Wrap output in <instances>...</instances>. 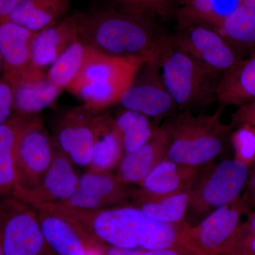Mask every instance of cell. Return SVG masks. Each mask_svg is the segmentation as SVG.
Instances as JSON below:
<instances>
[{"mask_svg": "<svg viewBox=\"0 0 255 255\" xmlns=\"http://www.w3.org/2000/svg\"><path fill=\"white\" fill-rule=\"evenodd\" d=\"M13 94V112L15 115L35 116L53 105L60 93L59 88L46 76L22 79L10 82Z\"/></svg>", "mask_w": 255, "mask_h": 255, "instance_id": "ffe728a7", "label": "cell"}, {"mask_svg": "<svg viewBox=\"0 0 255 255\" xmlns=\"http://www.w3.org/2000/svg\"><path fill=\"white\" fill-rule=\"evenodd\" d=\"M99 215L112 246L143 251L172 248L185 255H204L191 237L188 222H162L133 205L101 210Z\"/></svg>", "mask_w": 255, "mask_h": 255, "instance_id": "7a4b0ae2", "label": "cell"}, {"mask_svg": "<svg viewBox=\"0 0 255 255\" xmlns=\"http://www.w3.org/2000/svg\"><path fill=\"white\" fill-rule=\"evenodd\" d=\"M89 50L88 45L77 38L50 66L47 79L61 90H67L82 70Z\"/></svg>", "mask_w": 255, "mask_h": 255, "instance_id": "83f0119b", "label": "cell"}, {"mask_svg": "<svg viewBox=\"0 0 255 255\" xmlns=\"http://www.w3.org/2000/svg\"><path fill=\"white\" fill-rule=\"evenodd\" d=\"M36 210L42 233L55 255H105L102 243L73 219L51 210Z\"/></svg>", "mask_w": 255, "mask_h": 255, "instance_id": "7c38bea8", "label": "cell"}, {"mask_svg": "<svg viewBox=\"0 0 255 255\" xmlns=\"http://www.w3.org/2000/svg\"><path fill=\"white\" fill-rule=\"evenodd\" d=\"M235 158L248 167L255 162V127L243 125L231 134Z\"/></svg>", "mask_w": 255, "mask_h": 255, "instance_id": "f546056e", "label": "cell"}, {"mask_svg": "<svg viewBox=\"0 0 255 255\" xmlns=\"http://www.w3.org/2000/svg\"><path fill=\"white\" fill-rule=\"evenodd\" d=\"M162 34L146 16L124 8L79 14V38L111 56L150 59L157 53Z\"/></svg>", "mask_w": 255, "mask_h": 255, "instance_id": "6da1fadb", "label": "cell"}, {"mask_svg": "<svg viewBox=\"0 0 255 255\" xmlns=\"http://www.w3.org/2000/svg\"><path fill=\"white\" fill-rule=\"evenodd\" d=\"M172 36L186 53L217 73L227 71L241 60L232 45L209 25H193Z\"/></svg>", "mask_w": 255, "mask_h": 255, "instance_id": "8fae6325", "label": "cell"}, {"mask_svg": "<svg viewBox=\"0 0 255 255\" xmlns=\"http://www.w3.org/2000/svg\"><path fill=\"white\" fill-rule=\"evenodd\" d=\"M16 200L3 204L4 255H55L43 236L36 211Z\"/></svg>", "mask_w": 255, "mask_h": 255, "instance_id": "9c48e42d", "label": "cell"}, {"mask_svg": "<svg viewBox=\"0 0 255 255\" xmlns=\"http://www.w3.org/2000/svg\"><path fill=\"white\" fill-rule=\"evenodd\" d=\"M249 176V167L236 159L204 165L191 188L187 215L191 219L203 220L215 210L236 200Z\"/></svg>", "mask_w": 255, "mask_h": 255, "instance_id": "8992f818", "label": "cell"}, {"mask_svg": "<svg viewBox=\"0 0 255 255\" xmlns=\"http://www.w3.org/2000/svg\"><path fill=\"white\" fill-rule=\"evenodd\" d=\"M3 64L2 59H1V53H0V73H2Z\"/></svg>", "mask_w": 255, "mask_h": 255, "instance_id": "ab89813d", "label": "cell"}, {"mask_svg": "<svg viewBox=\"0 0 255 255\" xmlns=\"http://www.w3.org/2000/svg\"><path fill=\"white\" fill-rule=\"evenodd\" d=\"M217 29L231 45H255V0H242L237 9Z\"/></svg>", "mask_w": 255, "mask_h": 255, "instance_id": "4316f807", "label": "cell"}, {"mask_svg": "<svg viewBox=\"0 0 255 255\" xmlns=\"http://www.w3.org/2000/svg\"><path fill=\"white\" fill-rule=\"evenodd\" d=\"M124 155L122 137L115 119L107 114L98 116L90 170L110 172L119 166Z\"/></svg>", "mask_w": 255, "mask_h": 255, "instance_id": "603a6c76", "label": "cell"}, {"mask_svg": "<svg viewBox=\"0 0 255 255\" xmlns=\"http://www.w3.org/2000/svg\"><path fill=\"white\" fill-rule=\"evenodd\" d=\"M135 190L110 172L90 170L80 177L73 195L59 204L85 211L111 209L127 205L132 200Z\"/></svg>", "mask_w": 255, "mask_h": 255, "instance_id": "4fadbf2b", "label": "cell"}, {"mask_svg": "<svg viewBox=\"0 0 255 255\" xmlns=\"http://www.w3.org/2000/svg\"><path fill=\"white\" fill-rule=\"evenodd\" d=\"M222 109L211 115L184 112L162 126L167 135V158L178 163L201 167L221 154L233 128L223 123Z\"/></svg>", "mask_w": 255, "mask_h": 255, "instance_id": "3957f363", "label": "cell"}, {"mask_svg": "<svg viewBox=\"0 0 255 255\" xmlns=\"http://www.w3.org/2000/svg\"><path fill=\"white\" fill-rule=\"evenodd\" d=\"M21 0H0V22L7 19Z\"/></svg>", "mask_w": 255, "mask_h": 255, "instance_id": "e575fe53", "label": "cell"}, {"mask_svg": "<svg viewBox=\"0 0 255 255\" xmlns=\"http://www.w3.org/2000/svg\"><path fill=\"white\" fill-rule=\"evenodd\" d=\"M115 123L122 137L125 153L133 152L149 141L157 129L147 116L127 110L119 113Z\"/></svg>", "mask_w": 255, "mask_h": 255, "instance_id": "f1b7e54d", "label": "cell"}, {"mask_svg": "<svg viewBox=\"0 0 255 255\" xmlns=\"http://www.w3.org/2000/svg\"><path fill=\"white\" fill-rule=\"evenodd\" d=\"M167 135L162 126L149 141L124 154L117 177L124 184H139L161 161L167 158Z\"/></svg>", "mask_w": 255, "mask_h": 255, "instance_id": "d6986e66", "label": "cell"}, {"mask_svg": "<svg viewBox=\"0 0 255 255\" xmlns=\"http://www.w3.org/2000/svg\"><path fill=\"white\" fill-rule=\"evenodd\" d=\"M231 125L233 128H238L243 125L255 127V100L240 106L232 115Z\"/></svg>", "mask_w": 255, "mask_h": 255, "instance_id": "836d02e7", "label": "cell"}, {"mask_svg": "<svg viewBox=\"0 0 255 255\" xmlns=\"http://www.w3.org/2000/svg\"><path fill=\"white\" fill-rule=\"evenodd\" d=\"M13 112V94L11 85L0 78V125L11 118Z\"/></svg>", "mask_w": 255, "mask_h": 255, "instance_id": "d6a6232c", "label": "cell"}, {"mask_svg": "<svg viewBox=\"0 0 255 255\" xmlns=\"http://www.w3.org/2000/svg\"><path fill=\"white\" fill-rule=\"evenodd\" d=\"M148 60L117 58L90 46L82 70L67 90L79 97L86 110H105L119 103L142 64Z\"/></svg>", "mask_w": 255, "mask_h": 255, "instance_id": "277c9868", "label": "cell"}, {"mask_svg": "<svg viewBox=\"0 0 255 255\" xmlns=\"http://www.w3.org/2000/svg\"><path fill=\"white\" fill-rule=\"evenodd\" d=\"M4 206H0V255H4V247H3V225L4 221Z\"/></svg>", "mask_w": 255, "mask_h": 255, "instance_id": "f35d334b", "label": "cell"}, {"mask_svg": "<svg viewBox=\"0 0 255 255\" xmlns=\"http://www.w3.org/2000/svg\"><path fill=\"white\" fill-rule=\"evenodd\" d=\"M216 97L223 105L242 106L255 100V55L240 60L224 72Z\"/></svg>", "mask_w": 255, "mask_h": 255, "instance_id": "44dd1931", "label": "cell"}, {"mask_svg": "<svg viewBox=\"0 0 255 255\" xmlns=\"http://www.w3.org/2000/svg\"><path fill=\"white\" fill-rule=\"evenodd\" d=\"M124 9L149 16H166L172 12L175 0H117Z\"/></svg>", "mask_w": 255, "mask_h": 255, "instance_id": "1f68e13d", "label": "cell"}, {"mask_svg": "<svg viewBox=\"0 0 255 255\" xmlns=\"http://www.w3.org/2000/svg\"><path fill=\"white\" fill-rule=\"evenodd\" d=\"M242 0H190L176 10L179 29L196 24L218 28L241 4Z\"/></svg>", "mask_w": 255, "mask_h": 255, "instance_id": "cb8c5ba5", "label": "cell"}, {"mask_svg": "<svg viewBox=\"0 0 255 255\" xmlns=\"http://www.w3.org/2000/svg\"><path fill=\"white\" fill-rule=\"evenodd\" d=\"M141 255H185L182 252L172 248L144 251Z\"/></svg>", "mask_w": 255, "mask_h": 255, "instance_id": "8d00e7d4", "label": "cell"}, {"mask_svg": "<svg viewBox=\"0 0 255 255\" xmlns=\"http://www.w3.org/2000/svg\"><path fill=\"white\" fill-rule=\"evenodd\" d=\"M156 56L164 85L176 105L187 109L216 97L215 80L219 73L186 53L172 35H161Z\"/></svg>", "mask_w": 255, "mask_h": 255, "instance_id": "5b68a950", "label": "cell"}, {"mask_svg": "<svg viewBox=\"0 0 255 255\" xmlns=\"http://www.w3.org/2000/svg\"><path fill=\"white\" fill-rule=\"evenodd\" d=\"M54 142L39 117L28 116L14 155L13 195L31 190L39 184L54 157Z\"/></svg>", "mask_w": 255, "mask_h": 255, "instance_id": "52a82bcc", "label": "cell"}, {"mask_svg": "<svg viewBox=\"0 0 255 255\" xmlns=\"http://www.w3.org/2000/svg\"><path fill=\"white\" fill-rule=\"evenodd\" d=\"M204 166L187 165L166 158L151 170L136 192L147 197H161L188 190L192 187Z\"/></svg>", "mask_w": 255, "mask_h": 255, "instance_id": "e0dca14e", "label": "cell"}, {"mask_svg": "<svg viewBox=\"0 0 255 255\" xmlns=\"http://www.w3.org/2000/svg\"><path fill=\"white\" fill-rule=\"evenodd\" d=\"M248 197L246 198L248 201L251 199L253 204L255 202V170L249 176L248 182Z\"/></svg>", "mask_w": 255, "mask_h": 255, "instance_id": "74e56055", "label": "cell"}, {"mask_svg": "<svg viewBox=\"0 0 255 255\" xmlns=\"http://www.w3.org/2000/svg\"><path fill=\"white\" fill-rule=\"evenodd\" d=\"M250 214L248 199L238 198L191 226V237L204 255L226 254L243 223V216Z\"/></svg>", "mask_w": 255, "mask_h": 255, "instance_id": "ba28073f", "label": "cell"}, {"mask_svg": "<svg viewBox=\"0 0 255 255\" xmlns=\"http://www.w3.org/2000/svg\"><path fill=\"white\" fill-rule=\"evenodd\" d=\"M36 33L9 21L0 22L2 77L8 82L45 75L32 63V41Z\"/></svg>", "mask_w": 255, "mask_h": 255, "instance_id": "5bb4252c", "label": "cell"}, {"mask_svg": "<svg viewBox=\"0 0 255 255\" xmlns=\"http://www.w3.org/2000/svg\"><path fill=\"white\" fill-rule=\"evenodd\" d=\"M79 180L80 177L74 170L72 161L58 148L39 184L34 189L18 194L14 198L32 207L64 202L73 195Z\"/></svg>", "mask_w": 255, "mask_h": 255, "instance_id": "2e32d148", "label": "cell"}, {"mask_svg": "<svg viewBox=\"0 0 255 255\" xmlns=\"http://www.w3.org/2000/svg\"><path fill=\"white\" fill-rule=\"evenodd\" d=\"M119 103L124 110L154 118L164 117L174 110L177 105L164 85L156 55L142 64Z\"/></svg>", "mask_w": 255, "mask_h": 255, "instance_id": "30bf717a", "label": "cell"}, {"mask_svg": "<svg viewBox=\"0 0 255 255\" xmlns=\"http://www.w3.org/2000/svg\"><path fill=\"white\" fill-rule=\"evenodd\" d=\"M72 0H21L7 19L38 32L65 17Z\"/></svg>", "mask_w": 255, "mask_h": 255, "instance_id": "7402d4cb", "label": "cell"}, {"mask_svg": "<svg viewBox=\"0 0 255 255\" xmlns=\"http://www.w3.org/2000/svg\"><path fill=\"white\" fill-rule=\"evenodd\" d=\"M255 255V212L242 223L226 254Z\"/></svg>", "mask_w": 255, "mask_h": 255, "instance_id": "4dcf8cb0", "label": "cell"}, {"mask_svg": "<svg viewBox=\"0 0 255 255\" xmlns=\"http://www.w3.org/2000/svg\"><path fill=\"white\" fill-rule=\"evenodd\" d=\"M190 1V0H178V1L180 3L181 5L186 4V3H187L188 1Z\"/></svg>", "mask_w": 255, "mask_h": 255, "instance_id": "60d3db41", "label": "cell"}, {"mask_svg": "<svg viewBox=\"0 0 255 255\" xmlns=\"http://www.w3.org/2000/svg\"><path fill=\"white\" fill-rule=\"evenodd\" d=\"M191 189L161 197H147L137 194L132 198L135 207L152 219L172 224L187 222L186 220Z\"/></svg>", "mask_w": 255, "mask_h": 255, "instance_id": "d4e9b609", "label": "cell"}, {"mask_svg": "<svg viewBox=\"0 0 255 255\" xmlns=\"http://www.w3.org/2000/svg\"><path fill=\"white\" fill-rule=\"evenodd\" d=\"M255 204V203H254V204Z\"/></svg>", "mask_w": 255, "mask_h": 255, "instance_id": "7bdbcfd3", "label": "cell"}, {"mask_svg": "<svg viewBox=\"0 0 255 255\" xmlns=\"http://www.w3.org/2000/svg\"><path fill=\"white\" fill-rule=\"evenodd\" d=\"M28 117L14 114L0 125V196L14 191L15 151Z\"/></svg>", "mask_w": 255, "mask_h": 255, "instance_id": "484cf974", "label": "cell"}, {"mask_svg": "<svg viewBox=\"0 0 255 255\" xmlns=\"http://www.w3.org/2000/svg\"><path fill=\"white\" fill-rule=\"evenodd\" d=\"M78 38L79 14L65 16L53 26L37 32L32 41V63L41 70L51 66Z\"/></svg>", "mask_w": 255, "mask_h": 255, "instance_id": "ac0fdd59", "label": "cell"}, {"mask_svg": "<svg viewBox=\"0 0 255 255\" xmlns=\"http://www.w3.org/2000/svg\"><path fill=\"white\" fill-rule=\"evenodd\" d=\"M143 250L130 249V248H119V247L110 246L105 251V255H141Z\"/></svg>", "mask_w": 255, "mask_h": 255, "instance_id": "d590c367", "label": "cell"}, {"mask_svg": "<svg viewBox=\"0 0 255 255\" xmlns=\"http://www.w3.org/2000/svg\"><path fill=\"white\" fill-rule=\"evenodd\" d=\"M97 117L83 107L73 109L63 117L57 130L58 148L79 166H90L91 162Z\"/></svg>", "mask_w": 255, "mask_h": 255, "instance_id": "9a60e30c", "label": "cell"}, {"mask_svg": "<svg viewBox=\"0 0 255 255\" xmlns=\"http://www.w3.org/2000/svg\"><path fill=\"white\" fill-rule=\"evenodd\" d=\"M223 255H246L235 254V253H228V254H225Z\"/></svg>", "mask_w": 255, "mask_h": 255, "instance_id": "b9f144b4", "label": "cell"}]
</instances>
